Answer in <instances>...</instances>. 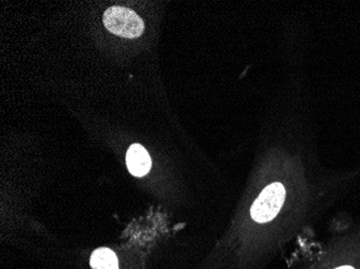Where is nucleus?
<instances>
[{"mask_svg": "<svg viewBox=\"0 0 360 269\" xmlns=\"http://www.w3.org/2000/svg\"><path fill=\"white\" fill-rule=\"evenodd\" d=\"M337 269H354L353 267L351 266H342L339 267V268Z\"/></svg>", "mask_w": 360, "mask_h": 269, "instance_id": "39448f33", "label": "nucleus"}, {"mask_svg": "<svg viewBox=\"0 0 360 269\" xmlns=\"http://www.w3.org/2000/svg\"><path fill=\"white\" fill-rule=\"evenodd\" d=\"M90 264L93 269H119L118 258L108 248L95 250L91 256Z\"/></svg>", "mask_w": 360, "mask_h": 269, "instance_id": "20e7f679", "label": "nucleus"}, {"mask_svg": "<svg viewBox=\"0 0 360 269\" xmlns=\"http://www.w3.org/2000/svg\"><path fill=\"white\" fill-rule=\"evenodd\" d=\"M286 191L278 182L270 184L258 196L250 209V216L258 223L272 221L284 205Z\"/></svg>", "mask_w": 360, "mask_h": 269, "instance_id": "f03ea898", "label": "nucleus"}, {"mask_svg": "<svg viewBox=\"0 0 360 269\" xmlns=\"http://www.w3.org/2000/svg\"><path fill=\"white\" fill-rule=\"evenodd\" d=\"M127 165L129 173L133 176L143 177L150 171V155L143 145L134 143L127 150Z\"/></svg>", "mask_w": 360, "mask_h": 269, "instance_id": "7ed1b4c3", "label": "nucleus"}, {"mask_svg": "<svg viewBox=\"0 0 360 269\" xmlns=\"http://www.w3.org/2000/svg\"><path fill=\"white\" fill-rule=\"evenodd\" d=\"M105 27L119 37L134 39L143 35L145 24L136 12L124 7L108 8L103 15Z\"/></svg>", "mask_w": 360, "mask_h": 269, "instance_id": "f257e3e1", "label": "nucleus"}]
</instances>
